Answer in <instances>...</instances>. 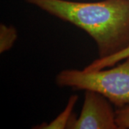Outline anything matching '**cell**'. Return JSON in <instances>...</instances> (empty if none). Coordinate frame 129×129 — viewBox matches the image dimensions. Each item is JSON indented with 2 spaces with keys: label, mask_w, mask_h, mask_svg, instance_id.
<instances>
[{
  "label": "cell",
  "mask_w": 129,
  "mask_h": 129,
  "mask_svg": "<svg viewBox=\"0 0 129 129\" xmlns=\"http://www.w3.org/2000/svg\"><path fill=\"white\" fill-rule=\"evenodd\" d=\"M25 1L85 30L95 42L99 58L115 55L129 45L128 0Z\"/></svg>",
  "instance_id": "obj_1"
},
{
  "label": "cell",
  "mask_w": 129,
  "mask_h": 129,
  "mask_svg": "<svg viewBox=\"0 0 129 129\" xmlns=\"http://www.w3.org/2000/svg\"><path fill=\"white\" fill-rule=\"evenodd\" d=\"M60 87L92 90L103 95L119 108L129 105V57L115 68L85 71L63 70L57 75Z\"/></svg>",
  "instance_id": "obj_2"
},
{
  "label": "cell",
  "mask_w": 129,
  "mask_h": 129,
  "mask_svg": "<svg viewBox=\"0 0 129 129\" xmlns=\"http://www.w3.org/2000/svg\"><path fill=\"white\" fill-rule=\"evenodd\" d=\"M68 128L119 129L115 111L106 97L92 90H85L84 103L78 118L74 116Z\"/></svg>",
  "instance_id": "obj_3"
},
{
  "label": "cell",
  "mask_w": 129,
  "mask_h": 129,
  "mask_svg": "<svg viewBox=\"0 0 129 129\" xmlns=\"http://www.w3.org/2000/svg\"><path fill=\"white\" fill-rule=\"evenodd\" d=\"M78 100V96L77 95H73L70 97L68 101L67 106L63 111L60 113L57 117L55 118L50 123H42L36 127H33V128L37 129H64L68 128L70 121L71 120L73 115L72 113L75 106L76 103Z\"/></svg>",
  "instance_id": "obj_4"
},
{
  "label": "cell",
  "mask_w": 129,
  "mask_h": 129,
  "mask_svg": "<svg viewBox=\"0 0 129 129\" xmlns=\"http://www.w3.org/2000/svg\"><path fill=\"white\" fill-rule=\"evenodd\" d=\"M129 57V45L125 47L123 50L115 53V55L103 57V58H98L92 62L88 64L87 67L84 68L85 71H93L98 70L105 69L109 67L113 66L115 63H118L122 60L128 58Z\"/></svg>",
  "instance_id": "obj_5"
},
{
  "label": "cell",
  "mask_w": 129,
  "mask_h": 129,
  "mask_svg": "<svg viewBox=\"0 0 129 129\" xmlns=\"http://www.w3.org/2000/svg\"><path fill=\"white\" fill-rule=\"evenodd\" d=\"M17 29L12 25L0 24V52L4 53L14 46L17 40Z\"/></svg>",
  "instance_id": "obj_6"
},
{
  "label": "cell",
  "mask_w": 129,
  "mask_h": 129,
  "mask_svg": "<svg viewBox=\"0 0 129 129\" xmlns=\"http://www.w3.org/2000/svg\"><path fill=\"white\" fill-rule=\"evenodd\" d=\"M115 116L119 129H129V105L116 110Z\"/></svg>",
  "instance_id": "obj_7"
},
{
  "label": "cell",
  "mask_w": 129,
  "mask_h": 129,
  "mask_svg": "<svg viewBox=\"0 0 129 129\" xmlns=\"http://www.w3.org/2000/svg\"><path fill=\"white\" fill-rule=\"evenodd\" d=\"M128 1H129V0H128Z\"/></svg>",
  "instance_id": "obj_8"
}]
</instances>
